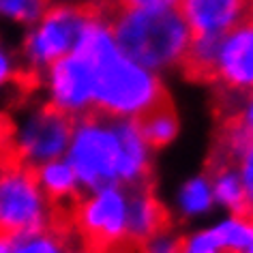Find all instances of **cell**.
<instances>
[{
  "mask_svg": "<svg viewBox=\"0 0 253 253\" xmlns=\"http://www.w3.org/2000/svg\"><path fill=\"white\" fill-rule=\"evenodd\" d=\"M73 54L92 71V110L114 118H133L169 97L163 82L150 69L120 52L103 22H88Z\"/></svg>",
  "mask_w": 253,
  "mask_h": 253,
  "instance_id": "obj_1",
  "label": "cell"
},
{
  "mask_svg": "<svg viewBox=\"0 0 253 253\" xmlns=\"http://www.w3.org/2000/svg\"><path fill=\"white\" fill-rule=\"evenodd\" d=\"M105 28L126 58L150 71L176 65L191 37L180 13L169 7L118 11Z\"/></svg>",
  "mask_w": 253,
  "mask_h": 253,
  "instance_id": "obj_2",
  "label": "cell"
},
{
  "mask_svg": "<svg viewBox=\"0 0 253 253\" xmlns=\"http://www.w3.org/2000/svg\"><path fill=\"white\" fill-rule=\"evenodd\" d=\"M65 159L86 193L116 185L120 174V142L114 131V116L90 107L75 118Z\"/></svg>",
  "mask_w": 253,
  "mask_h": 253,
  "instance_id": "obj_3",
  "label": "cell"
},
{
  "mask_svg": "<svg viewBox=\"0 0 253 253\" xmlns=\"http://www.w3.org/2000/svg\"><path fill=\"white\" fill-rule=\"evenodd\" d=\"M92 20L103 22V9L97 0L47 4L35 26L24 37V69L35 75H43L56 58L73 52L82 28Z\"/></svg>",
  "mask_w": 253,
  "mask_h": 253,
  "instance_id": "obj_4",
  "label": "cell"
},
{
  "mask_svg": "<svg viewBox=\"0 0 253 253\" xmlns=\"http://www.w3.org/2000/svg\"><path fill=\"white\" fill-rule=\"evenodd\" d=\"M75 118L56 110L47 101L24 112L7 133V161L35 169L52 159H60L71 142Z\"/></svg>",
  "mask_w": 253,
  "mask_h": 253,
  "instance_id": "obj_5",
  "label": "cell"
},
{
  "mask_svg": "<svg viewBox=\"0 0 253 253\" xmlns=\"http://www.w3.org/2000/svg\"><path fill=\"white\" fill-rule=\"evenodd\" d=\"M56 223V206L45 198L35 172L7 161L0 168V232L20 236Z\"/></svg>",
  "mask_w": 253,
  "mask_h": 253,
  "instance_id": "obj_6",
  "label": "cell"
},
{
  "mask_svg": "<svg viewBox=\"0 0 253 253\" xmlns=\"http://www.w3.org/2000/svg\"><path fill=\"white\" fill-rule=\"evenodd\" d=\"M71 225L80 253H101L126 234V191L123 185H107L84 193L71 208Z\"/></svg>",
  "mask_w": 253,
  "mask_h": 253,
  "instance_id": "obj_7",
  "label": "cell"
},
{
  "mask_svg": "<svg viewBox=\"0 0 253 253\" xmlns=\"http://www.w3.org/2000/svg\"><path fill=\"white\" fill-rule=\"evenodd\" d=\"M47 103L56 110L80 118L92 107V71L84 58L69 52L56 58L41 75Z\"/></svg>",
  "mask_w": 253,
  "mask_h": 253,
  "instance_id": "obj_8",
  "label": "cell"
},
{
  "mask_svg": "<svg viewBox=\"0 0 253 253\" xmlns=\"http://www.w3.org/2000/svg\"><path fill=\"white\" fill-rule=\"evenodd\" d=\"M174 4L191 37L253 28V0H176Z\"/></svg>",
  "mask_w": 253,
  "mask_h": 253,
  "instance_id": "obj_9",
  "label": "cell"
},
{
  "mask_svg": "<svg viewBox=\"0 0 253 253\" xmlns=\"http://www.w3.org/2000/svg\"><path fill=\"white\" fill-rule=\"evenodd\" d=\"M126 191V234L131 245L140 247L146 240L172 232V212L157 198L155 180H144L125 187Z\"/></svg>",
  "mask_w": 253,
  "mask_h": 253,
  "instance_id": "obj_10",
  "label": "cell"
},
{
  "mask_svg": "<svg viewBox=\"0 0 253 253\" xmlns=\"http://www.w3.org/2000/svg\"><path fill=\"white\" fill-rule=\"evenodd\" d=\"M217 84L232 90L253 88V28H240L225 35L219 49Z\"/></svg>",
  "mask_w": 253,
  "mask_h": 253,
  "instance_id": "obj_11",
  "label": "cell"
},
{
  "mask_svg": "<svg viewBox=\"0 0 253 253\" xmlns=\"http://www.w3.org/2000/svg\"><path fill=\"white\" fill-rule=\"evenodd\" d=\"M114 131L120 142V174L118 185L131 187L153 178L150 148L142 140L133 118H114Z\"/></svg>",
  "mask_w": 253,
  "mask_h": 253,
  "instance_id": "obj_12",
  "label": "cell"
},
{
  "mask_svg": "<svg viewBox=\"0 0 253 253\" xmlns=\"http://www.w3.org/2000/svg\"><path fill=\"white\" fill-rule=\"evenodd\" d=\"M225 35H204L189 37L185 52L180 54L176 67L182 78L193 84H217L219 80V49Z\"/></svg>",
  "mask_w": 253,
  "mask_h": 253,
  "instance_id": "obj_13",
  "label": "cell"
},
{
  "mask_svg": "<svg viewBox=\"0 0 253 253\" xmlns=\"http://www.w3.org/2000/svg\"><path fill=\"white\" fill-rule=\"evenodd\" d=\"M33 172H35V178L39 182L41 191L45 193V198L56 208H71L86 193L80 187L78 176H75V172L71 169L65 157L41 163Z\"/></svg>",
  "mask_w": 253,
  "mask_h": 253,
  "instance_id": "obj_14",
  "label": "cell"
},
{
  "mask_svg": "<svg viewBox=\"0 0 253 253\" xmlns=\"http://www.w3.org/2000/svg\"><path fill=\"white\" fill-rule=\"evenodd\" d=\"M137 131L150 150H163L178 135V114L172 103V97L163 99L142 114L133 116Z\"/></svg>",
  "mask_w": 253,
  "mask_h": 253,
  "instance_id": "obj_15",
  "label": "cell"
},
{
  "mask_svg": "<svg viewBox=\"0 0 253 253\" xmlns=\"http://www.w3.org/2000/svg\"><path fill=\"white\" fill-rule=\"evenodd\" d=\"M13 253H80V243L71 230L47 227L15 236Z\"/></svg>",
  "mask_w": 253,
  "mask_h": 253,
  "instance_id": "obj_16",
  "label": "cell"
},
{
  "mask_svg": "<svg viewBox=\"0 0 253 253\" xmlns=\"http://www.w3.org/2000/svg\"><path fill=\"white\" fill-rule=\"evenodd\" d=\"M208 180H211V187H212V198H217L221 204L230 208L234 217L247 219V198L238 176V168L219 169V172L208 176Z\"/></svg>",
  "mask_w": 253,
  "mask_h": 253,
  "instance_id": "obj_17",
  "label": "cell"
},
{
  "mask_svg": "<svg viewBox=\"0 0 253 253\" xmlns=\"http://www.w3.org/2000/svg\"><path fill=\"white\" fill-rule=\"evenodd\" d=\"M212 204V187L206 174L189 180L180 191V206L187 217H195L206 211H211Z\"/></svg>",
  "mask_w": 253,
  "mask_h": 253,
  "instance_id": "obj_18",
  "label": "cell"
},
{
  "mask_svg": "<svg viewBox=\"0 0 253 253\" xmlns=\"http://www.w3.org/2000/svg\"><path fill=\"white\" fill-rule=\"evenodd\" d=\"M212 234L217 236L221 245L236 247V249L247 251V247L253 243V221L245 217H232L223 221L221 225L212 227Z\"/></svg>",
  "mask_w": 253,
  "mask_h": 253,
  "instance_id": "obj_19",
  "label": "cell"
},
{
  "mask_svg": "<svg viewBox=\"0 0 253 253\" xmlns=\"http://www.w3.org/2000/svg\"><path fill=\"white\" fill-rule=\"evenodd\" d=\"M47 4L49 0H0V15L13 22L35 24Z\"/></svg>",
  "mask_w": 253,
  "mask_h": 253,
  "instance_id": "obj_20",
  "label": "cell"
},
{
  "mask_svg": "<svg viewBox=\"0 0 253 253\" xmlns=\"http://www.w3.org/2000/svg\"><path fill=\"white\" fill-rule=\"evenodd\" d=\"M238 176L247 198V219H253V142L245 148L238 159Z\"/></svg>",
  "mask_w": 253,
  "mask_h": 253,
  "instance_id": "obj_21",
  "label": "cell"
},
{
  "mask_svg": "<svg viewBox=\"0 0 253 253\" xmlns=\"http://www.w3.org/2000/svg\"><path fill=\"white\" fill-rule=\"evenodd\" d=\"M26 75H28L26 69L17 65L15 56L0 43V92H2L7 86L22 82Z\"/></svg>",
  "mask_w": 253,
  "mask_h": 253,
  "instance_id": "obj_22",
  "label": "cell"
},
{
  "mask_svg": "<svg viewBox=\"0 0 253 253\" xmlns=\"http://www.w3.org/2000/svg\"><path fill=\"white\" fill-rule=\"evenodd\" d=\"M185 245V236H172V234H161L146 240L135 249V253H180Z\"/></svg>",
  "mask_w": 253,
  "mask_h": 253,
  "instance_id": "obj_23",
  "label": "cell"
},
{
  "mask_svg": "<svg viewBox=\"0 0 253 253\" xmlns=\"http://www.w3.org/2000/svg\"><path fill=\"white\" fill-rule=\"evenodd\" d=\"M176 0H110V15L107 20L118 13V11H129V9H163L174 4ZM105 20V22H107Z\"/></svg>",
  "mask_w": 253,
  "mask_h": 253,
  "instance_id": "obj_24",
  "label": "cell"
},
{
  "mask_svg": "<svg viewBox=\"0 0 253 253\" xmlns=\"http://www.w3.org/2000/svg\"><path fill=\"white\" fill-rule=\"evenodd\" d=\"M230 116H234L240 123V126L253 137V88L251 90H247V94L243 97V101H240L238 110L230 114Z\"/></svg>",
  "mask_w": 253,
  "mask_h": 253,
  "instance_id": "obj_25",
  "label": "cell"
},
{
  "mask_svg": "<svg viewBox=\"0 0 253 253\" xmlns=\"http://www.w3.org/2000/svg\"><path fill=\"white\" fill-rule=\"evenodd\" d=\"M101 253H135V247L131 245L126 238H123V240H118L116 245H112V247H107V249H103Z\"/></svg>",
  "mask_w": 253,
  "mask_h": 253,
  "instance_id": "obj_26",
  "label": "cell"
},
{
  "mask_svg": "<svg viewBox=\"0 0 253 253\" xmlns=\"http://www.w3.org/2000/svg\"><path fill=\"white\" fill-rule=\"evenodd\" d=\"M15 249V236L0 232V253H13Z\"/></svg>",
  "mask_w": 253,
  "mask_h": 253,
  "instance_id": "obj_27",
  "label": "cell"
},
{
  "mask_svg": "<svg viewBox=\"0 0 253 253\" xmlns=\"http://www.w3.org/2000/svg\"><path fill=\"white\" fill-rule=\"evenodd\" d=\"M245 253H253V243H251L249 247H247V251H245Z\"/></svg>",
  "mask_w": 253,
  "mask_h": 253,
  "instance_id": "obj_28",
  "label": "cell"
},
{
  "mask_svg": "<svg viewBox=\"0 0 253 253\" xmlns=\"http://www.w3.org/2000/svg\"><path fill=\"white\" fill-rule=\"evenodd\" d=\"M49 2H52V0H49Z\"/></svg>",
  "mask_w": 253,
  "mask_h": 253,
  "instance_id": "obj_29",
  "label": "cell"
},
{
  "mask_svg": "<svg viewBox=\"0 0 253 253\" xmlns=\"http://www.w3.org/2000/svg\"><path fill=\"white\" fill-rule=\"evenodd\" d=\"M251 221H253V219H251Z\"/></svg>",
  "mask_w": 253,
  "mask_h": 253,
  "instance_id": "obj_30",
  "label": "cell"
}]
</instances>
